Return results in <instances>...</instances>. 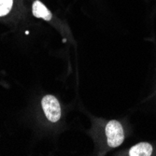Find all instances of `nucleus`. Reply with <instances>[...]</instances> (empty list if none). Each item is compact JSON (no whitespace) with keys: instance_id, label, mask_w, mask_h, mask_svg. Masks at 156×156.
I'll return each instance as SVG.
<instances>
[{"instance_id":"4","label":"nucleus","mask_w":156,"mask_h":156,"mask_svg":"<svg viewBox=\"0 0 156 156\" xmlns=\"http://www.w3.org/2000/svg\"><path fill=\"white\" fill-rule=\"evenodd\" d=\"M152 153V147L147 142H140L133 146L129 151L130 156H150Z\"/></svg>"},{"instance_id":"3","label":"nucleus","mask_w":156,"mask_h":156,"mask_svg":"<svg viewBox=\"0 0 156 156\" xmlns=\"http://www.w3.org/2000/svg\"><path fill=\"white\" fill-rule=\"evenodd\" d=\"M32 11L33 15L37 18H41L45 21H50L52 18V14L51 13V11L46 8L43 3H41L38 0H36L33 3Z\"/></svg>"},{"instance_id":"1","label":"nucleus","mask_w":156,"mask_h":156,"mask_svg":"<svg viewBox=\"0 0 156 156\" xmlns=\"http://www.w3.org/2000/svg\"><path fill=\"white\" fill-rule=\"evenodd\" d=\"M106 136L109 147H119L124 140V133L122 124L115 120L108 122L106 126Z\"/></svg>"},{"instance_id":"2","label":"nucleus","mask_w":156,"mask_h":156,"mask_svg":"<svg viewBox=\"0 0 156 156\" xmlns=\"http://www.w3.org/2000/svg\"><path fill=\"white\" fill-rule=\"evenodd\" d=\"M42 108L47 119L51 122H58L61 118V107L57 98L53 95H46L41 101Z\"/></svg>"},{"instance_id":"5","label":"nucleus","mask_w":156,"mask_h":156,"mask_svg":"<svg viewBox=\"0 0 156 156\" xmlns=\"http://www.w3.org/2000/svg\"><path fill=\"white\" fill-rule=\"evenodd\" d=\"M13 0H0V17L5 16L10 11Z\"/></svg>"}]
</instances>
